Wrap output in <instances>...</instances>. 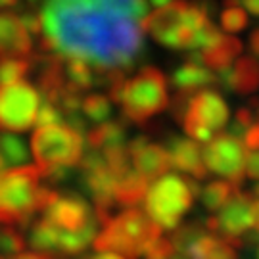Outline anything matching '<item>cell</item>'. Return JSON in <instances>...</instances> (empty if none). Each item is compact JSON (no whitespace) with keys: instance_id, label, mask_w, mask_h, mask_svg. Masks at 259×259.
Returning <instances> with one entry per match:
<instances>
[{"instance_id":"cell-11","label":"cell","mask_w":259,"mask_h":259,"mask_svg":"<svg viewBox=\"0 0 259 259\" xmlns=\"http://www.w3.org/2000/svg\"><path fill=\"white\" fill-rule=\"evenodd\" d=\"M205 169L240 186L246 177V146L232 135H215L204 148Z\"/></svg>"},{"instance_id":"cell-35","label":"cell","mask_w":259,"mask_h":259,"mask_svg":"<svg viewBox=\"0 0 259 259\" xmlns=\"http://www.w3.org/2000/svg\"><path fill=\"white\" fill-rule=\"evenodd\" d=\"M246 177L259 181V152H250L246 156Z\"/></svg>"},{"instance_id":"cell-10","label":"cell","mask_w":259,"mask_h":259,"mask_svg":"<svg viewBox=\"0 0 259 259\" xmlns=\"http://www.w3.org/2000/svg\"><path fill=\"white\" fill-rule=\"evenodd\" d=\"M38 113V93L29 83H12L0 87V129L23 133Z\"/></svg>"},{"instance_id":"cell-30","label":"cell","mask_w":259,"mask_h":259,"mask_svg":"<svg viewBox=\"0 0 259 259\" xmlns=\"http://www.w3.org/2000/svg\"><path fill=\"white\" fill-rule=\"evenodd\" d=\"M62 123H64V113H62V110L56 104L48 102V100H45V102L40 104L37 113V121H35L37 129L54 127V125H62Z\"/></svg>"},{"instance_id":"cell-23","label":"cell","mask_w":259,"mask_h":259,"mask_svg":"<svg viewBox=\"0 0 259 259\" xmlns=\"http://www.w3.org/2000/svg\"><path fill=\"white\" fill-rule=\"evenodd\" d=\"M65 77H67V83L79 93H84V91L96 87L94 67L89 62L79 60V58H67L65 56Z\"/></svg>"},{"instance_id":"cell-28","label":"cell","mask_w":259,"mask_h":259,"mask_svg":"<svg viewBox=\"0 0 259 259\" xmlns=\"http://www.w3.org/2000/svg\"><path fill=\"white\" fill-rule=\"evenodd\" d=\"M25 248V238L12 227L0 229V253L2 255H18Z\"/></svg>"},{"instance_id":"cell-22","label":"cell","mask_w":259,"mask_h":259,"mask_svg":"<svg viewBox=\"0 0 259 259\" xmlns=\"http://www.w3.org/2000/svg\"><path fill=\"white\" fill-rule=\"evenodd\" d=\"M98 225H100V221L94 219L87 227H83L81 231H62V234H60V251L65 257L83 253L91 244H94V238L98 236Z\"/></svg>"},{"instance_id":"cell-17","label":"cell","mask_w":259,"mask_h":259,"mask_svg":"<svg viewBox=\"0 0 259 259\" xmlns=\"http://www.w3.org/2000/svg\"><path fill=\"white\" fill-rule=\"evenodd\" d=\"M115 179H117V183H115V204L117 205L125 207V209H133L146 198L148 181L142 175H139L133 167L115 175Z\"/></svg>"},{"instance_id":"cell-1","label":"cell","mask_w":259,"mask_h":259,"mask_svg":"<svg viewBox=\"0 0 259 259\" xmlns=\"http://www.w3.org/2000/svg\"><path fill=\"white\" fill-rule=\"evenodd\" d=\"M146 0H47L42 38L67 58L129 71L144 52Z\"/></svg>"},{"instance_id":"cell-47","label":"cell","mask_w":259,"mask_h":259,"mask_svg":"<svg viewBox=\"0 0 259 259\" xmlns=\"http://www.w3.org/2000/svg\"><path fill=\"white\" fill-rule=\"evenodd\" d=\"M0 259H4V255H0Z\"/></svg>"},{"instance_id":"cell-46","label":"cell","mask_w":259,"mask_h":259,"mask_svg":"<svg viewBox=\"0 0 259 259\" xmlns=\"http://www.w3.org/2000/svg\"><path fill=\"white\" fill-rule=\"evenodd\" d=\"M257 259H259V248H257Z\"/></svg>"},{"instance_id":"cell-4","label":"cell","mask_w":259,"mask_h":259,"mask_svg":"<svg viewBox=\"0 0 259 259\" xmlns=\"http://www.w3.org/2000/svg\"><path fill=\"white\" fill-rule=\"evenodd\" d=\"M40 179L37 165L14 167L0 175V225L27 227L40 209Z\"/></svg>"},{"instance_id":"cell-16","label":"cell","mask_w":259,"mask_h":259,"mask_svg":"<svg viewBox=\"0 0 259 259\" xmlns=\"http://www.w3.org/2000/svg\"><path fill=\"white\" fill-rule=\"evenodd\" d=\"M131 161H133V169L142 175L146 181H156L161 175L169 173V156L163 146H159L156 142H146L144 146H140L139 150H133L129 152Z\"/></svg>"},{"instance_id":"cell-36","label":"cell","mask_w":259,"mask_h":259,"mask_svg":"<svg viewBox=\"0 0 259 259\" xmlns=\"http://www.w3.org/2000/svg\"><path fill=\"white\" fill-rule=\"evenodd\" d=\"M248 48H250L251 56L257 60L259 58V29H255L250 35V40H248Z\"/></svg>"},{"instance_id":"cell-21","label":"cell","mask_w":259,"mask_h":259,"mask_svg":"<svg viewBox=\"0 0 259 259\" xmlns=\"http://www.w3.org/2000/svg\"><path fill=\"white\" fill-rule=\"evenodd\" d=\"M60 234L62 231L54 227L52 223L47 219L31 223L29 229V244L33 250L40 251V253H60Z\"/></svg>"},{"instance_id":"cell-13","label":"cell","mask_w":259,"mask_h":259,"mask_svg":"<svg viewBox=\"0 0 259 259\" xmlns=\"http://www.w3.org/2000/svg\"><path fill=\"white\" fill-rule=\"evenodd\" d=\"M163 148L169 156L171 167L190 175V179H196V181H202L207 177L209 171L205 169L204 154L198 146V142L177 137V135H167Z\"/></svg>"},{"instance_id":"cell-29","label":"cell","mask_w":259,"mask_h":259,"mask_svg":"<svg viewBox=\"0 0 259 259\" xmlns=\"http://www.w3.org/2000/svg\"><path fill=\"white\" fill-rule=\"evenodd\" d=\"M221 27L229 33H238L248 27V14L242 6L225 8L221 14Z\"/></svg>"},{"instance_id":"cell-3","label":"cell","mask_w":259,"mask_h":259,"mask_svg":"<svg viewBox=\"0 0 259 259\" xmlns=\"http://www.w3.org/2000/svg\"><path fill=\"white\" fill-rule=\"evenodd\" d=\"M159 238L161 229L150 219L148 213L133 207L104 223L93 246L96 251H111L129 259H140Z\"/></svg>"},{"instance_id":"cell-20","label":"cell","mask_w":259,"mask_h":259,"mask_svg":"<svg viewBox=\"0 0 259 259\" xmlns=\"http://www.w3.org/2000/svg\"><path fill=\"white\" fill-rule=\"evenodd\" d=\"M259 89V62L253 56H242L231 67V93L251 94Z\"/></svg>"},{"instance_id":"cell-38","label":"cell","mask_w":259,"mask_h":259,"mask_svg":"<svg viewBox=\"0 0 259 259\" xmlns=\"http://www.w3.org/2000/svg\"><path fill=\"white\" fill-rule=\"evenodd\" d=\"M238 2H240V6H244L250 14H253V16L259 18V0H238Z\"/></svg>"},{"instance_id":"cell-12","label":"cell","mask_w":259,"mask_h":259,"mask_svg":"<svg viewBox=\"0 0 259 259\" xmlns=\"http://www.w3.org/2000/svg\"><path fill=\"white\" fill-rule=\"evenodd\" d=\"M42 215L48 223H52L60 231H81L91 221L96 219L94 207L81 194L75 192H56L48 198Z\"/></svg>"},{"instance_id":"cell-6","label":"cell","mask_w":259,"mask_h":259,"mask_svg":"<svg viewBox=\"0 0 259 259\" xmlns=\"http://www.w3.org/2000/svg\"><path fill=\"white\" fill-rule=\"evenodd\" d=\"M123 117L135 125H144L169 106L167 77L157 67H144L127 79L121 96Z\"/></svg>"},{"instance_id":"cell-45","label":"cell","mask_w":259,"mask_h":259,"mask_svg":"<svg viewBox=\"0 0 259 259\" xmlns=\"http://www.w3.org/2000/svg\"><path fill=\"white\" fill-rule=\"evenodd\" d=\"M251 196H255V198H259V183L253 188H251Z\"/></svg>"},{"instance_id":"cell-2","label":"cell","mask_w":259,"mask_h":259,"mask_svg":"<svg viewBox=\"0 0 259 259\" xmlns=\"http://www.w3.org/2000/svg\"><path fill=\"white\" fill-rule=\"evenodd\" d=\"M207 21L209 14L198 0H173L148 14L142 21V31L167 48L192 50L196 35Z\"/></svg>"},{"instance_id":"cell-25","label":"cell","mask_w":259,"mask_h":259,"mask_svg":"<svg viewBox=\"0 0 259 259\" xmlns=\"http://www.w3.org/2000/svg\"><path fill=\"white\" fill-rule=\"evenodd\" d=\"M33 69H35L33 56H27V58H4V60H0V87L19 83Z\"/></svg>"},{"instance_id":"cell-7","label":"cell","mask_w":259,"mask_h":259,"mask_svg":"<svg viewBox=\"0 0 259 259\" xmlns=\"http://www.w3.org/2000/svg\"><path fill=\"white\" fill-rule=\"evenodd\" d=\"M40 173L52 167H77L84 150V135L67 125L37 129L31 140Z\"/></svg>"},{"instance_id":"cell-14","label":"cell","mask_w":259,"mask_h":259,"mask_svg":"<svg viewBox=\"0 0 259 259\" xmlns=\"http://www.w3.org/2000/svg\"><path fill=\"white\" fill-rule=\"evenodd\" d=\"M33 37L16 14H0V58L31 56Z\"/></svg>"},{"instance_id":"cell-43","label":"cell","mask_w":259,"mask_h":259,"mask_svg":"<svg viewBox=\"0 0 259 259\" xmlns=\"http://www.w3.org/2000/svg\"><path fill=\"white\" fill-rule=\"evenodd\" d=\"M250 108L251 110H255V117H257V123H259V100L257 98H253V100H251Z\"/></svg>"},{"instance_id":"cell-5","label":"cell","mask_w":259,"mask_h":259,"mask_svg":"<svg viewBox=\"0 0 259 259\" xmlns=\"http://www.w3.org/2000/svg\"><path fill=\"white\" fill-rule=\"evenodd\" d=\"M190 181L177 173H165L152 181L146 192V213L159 229L175 231L194 202Z\"/></svg>"},{"instance_id":"cell-18","label":"cell","mask_w":259,"mask_h":259,"mask_svg":"<svg viewBox=\"0 0 259 259\" xmlns=\"http://www.w3.org/2000/svg\"><path fill=\"white\" fill-rule=\"evenodd\" d=\"M242 50H244V47L236 37L221 35V38L213 47L200 52V58L207 69H213L215 73H219V71H225L231 67V64L238 58V54H242Z\"/></svg>"},{"instance_id":"cell-19","label":"cell","mask_w":259,"mask_h":259,"mask_svg":"<svg viewBox=\"0 0 259 259\" xmlns=\"http://www.w3.org/2000/svg\"><path fill=\"white\" fill-rule=\"evenodd\" d=\"M125 137H127V131L121 121H106V123H100L87 131L84 140L91 150L106 152L110 148L125 146Z\"/></svg>"},{"instance_id":"cell-39","label":"cell","mask_w":259,"mask_h":259,"mask_svg":"<svg viewBox=\"0 0 259 259\" xmlns=\"http://www.w3.org/2000/svg\"><path fill=\"white\" fill-rule=\"evenodd\" d=\"M87 259H125V257L117 255V253H111V251H98L94 255H89Z\"/></svg>"},{"instance_id":"cell-41","label":"cell","mask_w":259,"mask_h":259,"mask_svg":"<svg viewBox=\"0 0 259 259\" xmlns=\"http://www.w3.org/2000/svg\"><path fill=\"white\" fill-rule=\"evenodd\" d=\"M19 4V0H0V10L4 8H16Z\"/></svg>"},{"instance_id":"cell-34","label":"cell","mask_w":259,"mask_h":259,"mask_svg":"<svg viewBox=\"0 0 259 259\" xmlns=\"http://www.w3.org/2000/svg\"><path fill=\"white\" fill-rule=\"evenodd\" d=\"M244 146L250 148L251 152H259V123L257 121H255L250 129H248V133L244 135Z\"/></svg>"},{"instance_id":"cell-26","label":"cell","mask_w":259,"mask_h":259,"mask_svg":"<svg viewBox=\"0 0 259 259\" xmlns=\"http://www.w3.org/2000/svg\"><path fill=\"white\" fill-rule=\"evenodd\" d=\"M0 157L6 167L23 165L29 159V152L25 142L14 135H2L0 137Z\"/></svg>"},{"instance_id":"cell-40","label":"cell","mask_w":259,"mask_h":259,"mask_svg":"<svg viewBox=\"0 0 259 259\" xmlns=\"http://www.w3.org/2000/svg\"><path fill=\"white\" fill-rule=\"evenodd\" d=\"M253 219H255V225H253V231L259 234V200L253 202Z\"/></svg>"},{"instance_id":"cell-42","label":"cell","mask_w":259,"mask_h":259,"mask_svg":"<svg viewBox=\"0 0 259 259\" xmlns=\"http://www.w3.org/2000/svg\"><path fill=\"white\" fill-rule=\"evenodd\" d=\"M169 2H173V0H150V4L154 6V8H163V6H167Z\"/></svg>"},{"instance_id":"cell-9","label":"cell","mask_w":259,"mask_h":259,"mask_svg":"<svg viewBox=\"0 0 259 259\" xmlns=\"http://www.w3.org/2000/svg\"><path fill=\"white\" fill-rule=\"evenodd\" d=\"M253 196L236 190L234 196L223 205L217 215L205 219V229L234 248H244L246 234L253 231Z\"/></svg>"},{"instance_id":"cell-31","label":"cell","mask_w":259,"mask_h":259,"mask_svg":"<svg viewBox=\"0 0 259 259\" xmlns=\"http://www.w3.org/2000/svg\"><path fill=\"white\" fill-rule=\"evenodd\" d=\"M253 123H255V111L251 110L250 106L248 108H240V110L236 111L232 123L229 125V135L236 137V139H244V135L248 133V129Z\"/></svg>"},{"instance_id":"cell-15","label":"cell","mask_w":259,"mask_h":259,"mask_svg":"<svg viewBox=\"0 0 259 259\" xmlns=\"http://www.w3.org/2000/svg\"><path fill=\"white\" fill-rule=\"evenodd\" d=\"M171 84L177 93H198L207 84H217V75L202 64L200 54H188L185 64L171 73Z\"/></svg>"},{"instance_id":"cell-32","label":"cell","mask_w":259,"mask_h":259,"mask_svg":"<svg viewBox=\"0 0 259 259\" xmlns=\"http://www.w3.org/2000/svg\"><path fill=\"white\" fill-rule=\"evenodd\" d=\"M175 253V248L169 238H159V240L144 253V259H171Z\"/></svg>"},{"instance_id":"cell-33","label":"cell","mask_w":259,"mask_h":259,"mask_svg":"<svg viewBox=\"0 0 259 259\" xmlns=\"http://www.w3.org/2000/svg\"><path fill=\"white\" fill-rule=\"evenodd\" d=\"M75 167H52L48 171H42V179L48 181L50 185H60V183H65L69 177L73 175Z\"/></svg>"},{"instance_id":"cell-44","label":"cell","mask_w":259,"mask_h":259,"mask_svg":"<svg viewBox=\"0 0 259 259\" xmlns=\"http://www.w3.org/2000/svg\"><path fill=\"white\" fill-rule=\"evenodd\" d=\"M29 6H33V8H37V6H45V2L47 0H27Z\"/></svg>"},{"instance_id":"cell-27","label":"cell","mask_w":259,"mask_h":259,"mask_svg":"<svg viewBox=\"0 0 259 259\" xmlns=\"http://www.w3.org/2000/svg\"><path fill=\"white\" fill-rule=\"evenodd\" d=\"M81 111L93 123H106V119L111 115V100L104 94H89L83 98Z\"/></svg>"},{"instance_id":"cell-8","label":"cell","mask_w":259,"mask_h":259,"mask_svg":"<svg viewBox=\"0 0 259 259\" xmlns=\"http://www.w3.org/2000/svg\"><path fill=\"white\" fill-rule=\"evenodd\" d=\"M229 106L217 91H198L188 104V110L183 119V129L198 144H207L217 131L227 127L229 123Z\"/></svg>"},{"instance_id":"cell-37","label":"cell","mask_w":259,"mask_h":259,"mask_svg":"<svg viewBox=\"0 0 259 259\" xmlns=\"http://www.w3.org/2000/svg\"><path fill=\"white\" fill-rule=\"evenodd\" d=\"M12 259H56L50 253H40V251H25V253H18Z\"/></svg>"},{"instance_id":"cell-24","label":"cell","mask_w":259,"mask_h":259,"mask_svg":"<svg viewBox=\"0 0 259 259\" xmlns=\"http://www.w3.org/2000/svg\"><path fill=\"white\" fill-rule=\"evenodd\" d=\"M236 190H240V186L232 185L229 181H213L209 185H205L202 188V192H200L204 209L209 213L219 211L223 205L234 196Z\"/></svg>"}]
</instances>
